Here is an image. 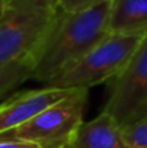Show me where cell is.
Returning a JSON list of instances; mask_svg holds the SVG:
<instances>
[{
  "mask_svg": "<svg viewBox=\"0 0 147 148\" xmlns=\"http://www.w3.org/2000/svg\"><path fill=\"white\" fill-rule=\"evenodd\" d=\"M101 1H105V0H59V4H61V10L63 12H75V10H81V9L98 4Z\"/></svg>",
  "mask_w": 147,
  "mask_h": 148,
  "instance_id": "11",
  "label": "cell"
},
{
  "mask_svg": "<svg viewBox=\"0 0 147 148\" xmlns=\"http://www.w3.org/2000/svg\"><path fill=\"white\" fill-rule=\"evenodd\" d=\"M33 65L30 62H16L0 68V99L4 98L25 81L32 79Z\"/></svg>",
  "mask_w": 147,
  "mask_h": 148,
  "instance_id": "9",
  "label": "cell"
},
{
  "mask_svg": "<svg viewBox=\"0 0 147 148\" xmlns=\"http://www.w3.org/2000/svg\"><path fill=\"white\" fill-rule=\"evenodd\" d=\"M61 13L59 0H3L0 9V68L30 62Z\"/></svg>",
  "mask_w": 147,
  "mask_h": 148,
  "instance_id": "2",
  "label": "cell"
},
{
  "mask_svg": "<svg viewBox=\"0 0 147 148\" xmlns=\"http://www.w3.org/2000/svg\"><path fill=\"white\" fill-rule=\"evenodd\" d=\"M123 137L127 148H147V115L123 128Z\"/></svg>",
  "mask_w": 147,
  "mask_h": 148,
  "instance_id": "10",
  "label": "cell"
},
{
  "mask_svg": "<svg viewBox=\"0 0 147 148\" xmlns=\"http://www.w3.org/2000/svg\"><path fill=\"white\" fill-rule=\"evenodd\" d=\"M0 148H41L35 143L20 140H0Z\"/></svg>",
  "mask_w": 147,
  "mask_h": 148,
  "instance_id": "12",
  "label": "cell"
},
{
  "mask_svg": "<svg viewBox=\"0 0 147 148\" xmlns=\"http://www.w3.org/2000/svg\"><path fill=\"white\" fill-rule=\"evenodd\" d=\"M68 148H127L123 128L117 121L101 111L91 121H84L75 132Z\"/></svg>",
  "mask_w": 147,
  "mask_h": 148,
  "instance_id": "7",
  "label": "cell"
},
{
  "mask_svg": "<svg viewBox=\"0 0 147 148\" xmlns=\"http://www.w3.org/2000/svg\"><path fill=\"white\" fill-rule=\"evenodd\" d=\"M1 4H3V0H0V9H1Z\"/></svg>",
  "mask_w": 147,
  "mask_h": 148,
  "instance_id": "13",
  "label": "cell"
},
{
  "mask_svg": "<svg viewBox=\"0 0 147 148\" xmlns=\"http://www.w3.org/2000/svg\"><path fill=\"white\" fill-rule=\"evenodd\" d=\"M75 89H58L42 86L39 89H26L16 92L0 103V134L13 130L39 112L71 95Z\"/></svg>",
  "mask_w": 147,
  "mask_h": 148,
  "instance_id": "6",
  "label": "cell"
},
{
  "mask_svg": "<svg viewBox=\"0 0 147 148\" xmlns=\"http://www.w3.org/2000/svg\"><path fill=\"white\" fill-rule=\"evenodd\" d=\"M108 88L102 111L121 128L147 115V36L120 73L108 82Z\"/></svg>",
  "mask_w": 147,
  "mask_h": 148,
  "instance_id": "5",
  "label": "cell"
},
{
  "mask_svg": "<svg viewBox=\"0 0 147 148\" xmlns=\"http://www.w3.org/2000/svg\"><path fill=\"white\" fill-rule=\"evenodd\" d=\"M147 33H108L79 60L53 76L46 85L58 89H90L110 82L127 65Z\"/></svg>",
  "mask_w": 147,
  "mask_h": 148,
  "instance_id": "3",
  "label": "cell"
},
{
  "mask_svg": "<svg viewBox=\"0 0 147 148\" xmlns=\"http://www.w3.org/2000/svg\"><path fill=\"white\" fill-rule=\"evenodd\" d=\"M110 33H147V0H111Z\"/></svg>",
  "mask_w": 147,
  "mask_h": 148,
  "instance_id": "8",
  "label": "cell"
},
{
  "mask_svg": "<svg viewBox=\"0 0 147 148\" xmlns=\"http://www.w3.org/2000/svg\"><path fill=\"white\" fill-rule=\"evenodd\" d=\"M90 89H75L28 122L0 134V140L35 143L41 148H66L84 122Z\"/></svg>",
  "mask_w": 147,
  "mask_h": 148,
  "instance_id": "4",
  "label": "cell"
},
{
  "mask_svg": "<svg viewBox=\"0 0 147 148\" xmlns=\"http://www.w3.org/2000/svg\"><path fill=\"white\" fill-rule=\"evenodd\" d=\"M66 148H68V147H66Z\"/></svg>",
  "mask_w": 147,
  "mask_h": 148,
  "instance_id": "14",
  "label": "cell"
},
{
  "mask_svg": "<svg viewBox=\"0 0 147 148\" xmlns=\"http://www.w3.org/2000/svg\"><path fill=\"white\" fill-rule=\"evenodd\" d=\"M111 0L75 10H61L33 59L32 79L46 85L61 71L79 60L108 33Z\"/></svg>",
  "mask_w": 147,
  "mask_h": 148,
  "instance_id": "1",
  "label": "cell"
}]
</instances>
